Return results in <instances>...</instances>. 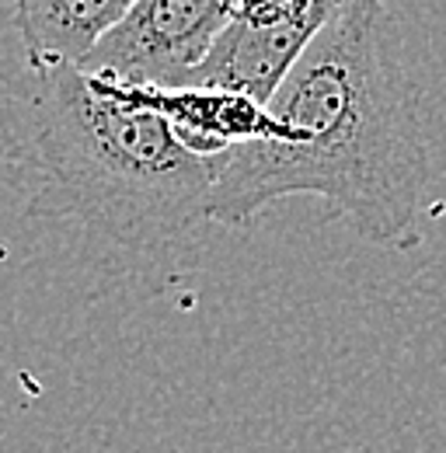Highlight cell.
Instances as JSON below:
<instances>
[{
  "label": "cell",
  "mask_w": 446,
  "mask_h": 453,
  "mask_svg": "<svg viewBox=\"0 0 446 453\" xmlns=\"http://www.w3.org/2000/svg\"><path fill=\"white\" fill-rule=\"evenodd\" d=\"M262 115L255 140L210 157L206 220L248 226L279 199L321 196L366 244L422 241L419 88L384 0H338Z\"/></svg>",
  "instance_id": "1"
},
{
  "label": "cell",
  "mask_w": 446,
  "mask_h": 453,
  "mask_svg": "<svg viewBox=\"0 0 446 453\" xmlns=\"http://www.w3.org/2000/svg\"><path fill=\"white\" fill-rule=\"evenodd\" d=\"M28 77V157L50 185L56 213L129 248L165 244L206 220L210 161L192 154L136 91L84 70Z\"/></svg>",
  "instance_id": "2"
},
{
  "label": "cell",
  "mask_w": 446,
  "mask_h": 453,
  "mask_svg": "<svg viewBox=\"0 0 446 453\" xmlns=\"http://www.w3.org/2000/svg\"><path fill=\"white\" fill-rule=\"evenodd\" d=\"M237 7L241 0H133L81 70L140 91L188 88Z\"/></svg>",
  "instance_id": "3"
},
{
  "label": "cell",
  "mask_w": 446,
  "mask_h": 453,
  "mask_svg": "<svg viewBox=\"0 0 446 453\" xmlns=\"http://www.w3.org/2000/svg\"><path fill=\"white\" fill-rule=\"evenodd\" d=\"M334 4L338 0H279L255 7L241 0L188 88L227 91L265 109L289 66L328 21Z\"/></svg>",
  "instance_id": "4"
},
{
  "label": "cell",
  "mask_w": 446,
  "mask_h": 453,
  "mask_svg": "<svg viewBox=\"0 0 446 453\" xmlns=\"http://www.w3.org/2000/svg\"><path fill=\"white\" fill-rule=\"evenodd\" d=\"M133 0H11L28 73L81 70Z\"/></svg>",
  "instance_id": "5"
}]
</instances>
